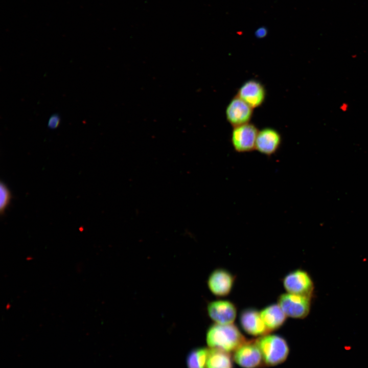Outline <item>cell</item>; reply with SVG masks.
<instances>
[{
    "label": "cell",
    "instance_id": "1",
    "mask_svg": "<svg viewBox=\"0 0 368 368\" xmlns=\"http://www.w3.org/2000/svg\"><path fill=\"white\" fill-rule=\"evenodd\" d=\"M206 340L211 349L228 353L234 352L245 341L238 328L234 324H214L208 329Z\"/></svg>",
    "mask_w": 368,
    "mask_h": 368
},
{
    "label": "cell",
    "instance_id": "2",
    "mask_svg": "<svg viewBox=\"0 0 368 368\" xmlns=\"http://www.w3.org/2000/svg\"><path fill=\"white\" fill-rule=\"evenodd\" d=\"M259 347L264 364L273 366L283 363L289 353V347L283 337L275 334H266L256 340Z\"/></svg>",
    "mask_w": 368,
    "mask_h": 368
},
{
    "label": "cell",
    "instance_id": "3",
    "mask_svg": "<svg viewBox=\"0 0 368 368\" xmlns=\"http://www.w3.org/2000/svg\"><path fill=\"white\" fill-rule=\"evenodd\" d=\"M259 130L254 124L250 122L233 127L231 141L234 150L240 153L255 150Z\"/></svg>",
    "mask_w": 368,
    "mask_h": 368
},
{
    "label": "cell",
    "instance_id": "4",
    "mask_svg": "<svg viewBox=\"0 0 368 368\" xmlns=\"http://www.w3.org/2000/svg\"><path fill=\"white\" fill-rule=\"evenodd\" d=\"M310 298L309 296L287 292L279 296L278 304L287 316L301 319L309 312Z\"/></svg>",
    "mask_w": 368,
    "mask_h": 368
},
{
    "label": "cell",
    "instance_id": "5",
    "mask_svg": "<svg viewBox=\"0 0 368 368\" xmlns=\"http://www.w3.org/2000/svg\"><path fill=\"white\" fill-rule=\"evenodd\" d=\"M233 359L242 368H260L264 364L256 340H246L234 352Z\"/></svg>",
    "mask_w": 368,
    "mask_h": 368
},
{
    "label": "cell",
    "instance_id": "6",
    "mask_svg": "<svg viewBox=\"0 0 368 368\" xmlns=\"http://www.w3.org/2000/svg\"><path fill=\"white\" fill-rule=\"evenodd\" d=\"M283 285L287 293L309 297L313 289L310 277L302 269H296L287 274L283 279Z\"/></svg>",
    "mask_w": 368,
    "mask_h": 368
},
{
    "label": "cell",
    "instance_id": "7",
    "mask_svg": "<svg viewBox=\"0 0 368 368\" xmlns=\"http://www.w3.org/2000/svg\"><path fill=\"white\" fill-rule=\"evenodd\" d=\"M253 108L237 96L229 102L225 109L227 122L233 127L250 122Z\"/></svg>",
    "mask_w": 368,
    "mask_h": 368
},
{
    "label": "cell",
    "instance_id": "8",
    "mask_svg": "<svg viewBox=\"0 0 368 368\" xmlns=\"http://www.w3.org/2000/svg\"><path fill=\"white\" fill-rule=\"evenodd\" d=\"M282 144V136L274 128L265 127L259 130L255 150L268 157L275 154Z\"/></svg>",
    "mask_w": 368,
    "mask_h": 368
},
{
    "label": "cell",
    "instance_id": "9",
    "mask_svg": "<svg viewBox=\"0 0 368 368\" xmlns=\"http://www.w3.org/2000/svg\"><path fill=\"white\" fill-rule=\"evenodd\" d=\"M235 278L229 271L217 268L210 274L208 286L210 291L218 297H224L232 291Z\"/></svg>",
    "mask_w": 368,
    "mask_h": 368
},
{
    "label": "cell",
    "instance_id": "10",
    "mask_svg": "<svg viewBox=\"0 0 368 368\" xmlns=\"http://www.w3.org/2000/svg\"><path fill=\"white\" fill-rule=\"evenodd\" d=\"M207 311L210 317L216 324H233L237 316V308L228 300H219L208 304Z\"/></svg>",
    "mask_w": 368,
    "mask_h": 368
},
{
    "label": "cell",
    "instance_id": "11",
    "mask_svg": "<svg viewBox=\"0 0 368 368\" xmlns=\"http://www.w3.org/2000/svg\"><path fill=\"white\" fill-rule=\"evenodd\" d=\"M239 321L242 329L250 335L261 337L270 332L264 323L260 311L254 308L243 310L240 314Z\"/></svg>",
    "mask_w": 368,
    "mask_h": 368
},
{
    "label": "cell",
    "instance_id": "12",
    "mask_svg": "<svg viewBox=\"0 0 368 368\" xmlns=\"http://www.w3.org/2000/svg\"><path fill=\"white\" fill-rule=\"evenodd\" d=\"M236 96L254 109L262 105L265 99L266 90L261 82L251 79L241 86Z\"/></svg>",
    "mask_w": 368,
    "mask_h": 368
},
{
    "label": "cell",
    "instance_id": "13",
    "mask_svg": "<svg viewBox=\"0 0 368 368\" xmlns=\"http://www.w3.org/2000/svg\"><path fill=\"white\" fill-rule=\"evenodd\" d=\"M261 317L268 330L270 332L282 327L287 316L277 304H272L260 311Z\"/></svg>",
    "mask_w": 368,
    "mask_h": 368
},
{
    "label": "cell",
    "instance_id": "14",
    "mask_svg": "<svg viewBox=\"0 0 368 368\" xmlns=\"http://www.w3.org/2000/svg\"><path fill=\"white\" fill-rule=\"evenodd\" d=\"M229 353L216 349L209 350L206 368H233Z\"/></svg>",
    "mask_w": 368,
    "mask_h": 368
},
{
    "label": "cell",
    "instance_id": "15",
    "mask_svg": "<svg viewBox=\"0 0 368 368\" xmlns=\"http://www.w3.org/2000/svg\"><path fill=\"white\" fill-rule=\"evenodd\" d=\"M12 198L11 193L6 185L1 181L0 183V213L4 214L10 203Z\"/></svg>",
    "mask_w": 368,
    "mask_h": 368
},
{
    "label": "cell",
    "instance_id": "16",
    "mask_svg": "<svg viewBox=\"0 0 368 368\" xmlns=\"http://www.w3.org/2000/svg\"><path fill=\"white\" fill-rule=\"evenodd\" d=\"M188 368H200L197 357V349L191 351L187 357Z\"/></svg>",
    "mask_w": 368,
    "mask_h": 368
},
{
    "label": "cell",
    "instance_id": "17",
    "mask_svg": "<svg viewBox=\"0 0 368 368\" xmlns=\"http://www.w3.org/2000/svg\"><path fill=\"white\" fill-rule=\"evenodd\" d=\"M60 117L57 113H54L50 116L48 122V127L51 129H55L58 127L60 123Z\"/></svg>",
    "mask_w": 368,
    "mask_h": 368
},
{
    "label": "cell",
    "instance_id": "18",
    "mask_svg": "<svg viewBox=\"0 0 368 368\" xmlns=\"http://www.w3.org/2000/svg\"><path fill=\"white\" fill-rule=\"evenodd\" d=\"M267 29L264 27L258 28L255 32V36L258 38L265 37L267 34Z\"/></svg>",
    "mask_w": 368,
    "mask_h": 368
},
{
    "label": "cell",
    "instance_id": "19",
    "mask_svg": "<svg viewBox=\"0 0 368 368\" xmlns=\"http://www.w3.org/2000/svg\"><path fill=\"white\" fill-rule=\"evenodd\" d=\"M339 109L341 111L343 112H346L348 110L349 104L346 102H343L339 106Z\"/></svg>",
    "mask_w": 368,
    "mask_h": 368
},
{
    "label": "cell",
    "instance_id": "20",
    "mask_svg": "<svg viewBox=\"0 0 368 368\" xmlns=\"http://www.w3.org/2000/svg\"><path fill=\"white\" fill-rule=\"evenodd\" d=\"M356 57H357V55H356V54L354 55H352V58H356Z\"/></svg>",
    "mask_w": 368,
    "mask_h": 368
}]
</instances>
